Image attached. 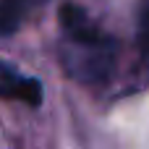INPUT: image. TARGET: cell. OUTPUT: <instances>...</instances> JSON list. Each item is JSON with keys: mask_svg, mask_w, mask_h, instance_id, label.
Instances as JSON below:
<instances>
[{"mask_svg": "<svg viewBox=\"0 0 149 149\" xmlns=\"http://www.w3.org/2000/svg\"><path fill=\"white\" fill-rule=\"evenodd\" d=\"M58 18L63 31L68 34V39L79 47H89V50H110L113 39L105 34V29L76 3H63L58 8Z\"/></svg>", "mask_w": 149, "mask_h": 149, "instance_id": "obj_1", "label": "cell"}, {"mask_svg": "<svg viewBox=\"0 0 149 149\" xmlns=\"http://www.w3.org/2000/svg\"><path fill=\"white\" fill-rule=\"evenodd\" d=\"M0 97L8 102H21L26 107H39L42 105V81L13 73L5 65H0Z\"/></svg>", "mask_w": 149, "mask_h": 149, "instance_id": "obj_2", "label": "cell"}, {"mask_svg": "<svg viewBox=\"0 0 149 149\" xmlns=\"http://www.w3.org/2000/svg\"><path fill=\"white\" fill-rule=\"evenodd\" d=\"M31 0H0V37H10L21 29Z\"/></svg>", "mask_w": 149, "mask_h": 149, "instance_id": "obj_3", "label": "cell"}, {"mask_svg": "<svg viewBox=\"0 0 149 149\" xmlns=\"http://www.w3.org/2000/svg\"><path fill=\"white\" fill-rule=\"evenodd\" d=\"M139 42H141V47L149 52V8L141 13V21H139Z\"/></svg>", "mask_w": 149, "mask_h": 149, "instance_id": "obj_4", "label": "cell"}]
</instances>
